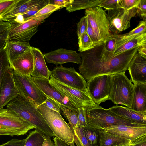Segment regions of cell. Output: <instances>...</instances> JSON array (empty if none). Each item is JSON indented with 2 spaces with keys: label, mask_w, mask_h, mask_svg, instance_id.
Segmentation results:
<instances>
[{
  "label": "cell",
  "mask_w": 146,
  "mask_h": 146,
  "mask_svg": "<svg viewBox=\"0 0 146 146\" xmlns=\"http://www.w3.org/2000/svg\"><path fill=\"white\" fill-rule=\"evenodd\" d=\"M138 48L114 56L106 49L102 42L92 49L80 52L81 61L78 68L80 74L87 82L96 76L125 72L137 52Z\"/></svg>",
  "instance_id": "6da1fadb"
},
{
  "label": "cell",
  "mask_w": 146,
  "mask_h": 146,
  "mask_svg": "<svg viewBox=\"0 0 146 146\" xmlns=\"http://www.w3.org/2000/svg\"><path fill=\"white\" fill-rule=\"evenodd\" d=\"M86 114L87 121L86 128L98 132L105 131L108 127L118 125L146 127V124L123 119L100 105L86 108Z\"/></svg>",
  "instance_id": "7a4b0ae2"
},
{
  "label": "cell",
  "mask_w": 146,
  "mask_h": 146,
  "mask_svg": "<svg viewBox=\"0 0 146 146\" xmlns=\"http://www.w3.org/2000/svg\"><path fill=\"white\" fill-rule=\"evenodd\" d=\"M6 107L31 124L44 135L55 136L37 106L31 101L19 96L10 102Z\"/></svg>",
  "instance_id": "3957f363"
},
{
  "label": "cell",
  "mask_w": 146,
  "mask_h": 146,
  "mask_svg": "<svg viewBox=\"0 0 146 146\" xmlns=\"http://www.w3.org/2000/svg\"><path fill=\"white\" fill-rule=\"evenodd\" d=\"M125 73L123 72L110 75L109 100L115 104L130 108L133 98L134 85Z\"/></svg>",
  "instance_id": "277c9868"
},
{
  "label": "cell",
  "mask_w": 146,
  "mask_h": 146,
  "mask_svg": "<svg viewBox=\"0 0 146 146\" xmlns=\"http://www.w3.org/2000/svg\"><path fill=\"white\" fill-rule=\"evenodd\" d=\"M37 108L55 136L69 146H75L72 130L60 113L50 109L42 104Z\"/></svg>",
  "instance_id": "5b68a950"
},
{
  "label": "cell",
  "mask_w": 146,
  "mask_h": 146,
  "mask_svg": "<svg viewBox=\"0 0 146 146\" xmlns=\"http://www.w3.org/2000/svg\"><path fill=\"white\" fill-rule=\"evenodd\" d=\"M33 129L36 128L11 110L0 108V135H23Z\"/></svg>",
  "instance_id": "8992f818"
},
{
  "label": "cell",
  "mask_w": 146,
  "mask_h": 146,
  "mask_svg": "<svg viewBox=\"0 0 146 146\" xmlns=\"http://www.w3.org/2000/svg\"><path fill=\"white\" fill-rule=\"evenodd\" d=\"M51 14L31 17L22 23L14 21L9 23L10 26L7 42L29 43L31 38L38 31V25Z\"/></svg>",
  "instance_id": "52a82bcc"
},
{
  "label": "cell",
  "mask_w": 146,
  "mask_h": 146,
  "mask_svg": "<svg viewBox=\"0 0 146 146\" xmlns=\"http://www.w3.org/2000/svg\"><path fill=\"white\" fill-rule=\"evenodd\" d=\"M14 81L19 96L29 99L37 106L44 102L47 96L33 81L31 75H24L13 70Z\"/></svg>",
  "instance_id": "ba28073f"
},
{
  "label": "cell",
  "mask_w": 146,
  "mask_h": 146,
  "mask_svg": "<svg viewBox=\"0 0 146 146\" xmlns=\"http://www.w3.org/2000/svg\"><path fill=\"white\" fill-rule=\"evenodd\" d=\"M85 16L100 43L112 35L110 30L107 14L102 8L96 6L86 9Z\"/></svg>",
  "instance_id": "9c48e42d"
},
{
  "label": "cell",
  "mask_w": 146,
  "mask_h": 146,
  "mask_svg": "<svg viewBox=\"0 0 146 146\" xmlns=\"http://www.w3.org/2000/svg\"><path fill=\"white\" fill-rule=\"evenodd\" d=\"M50 76L64 84L89 94L87 82L73 67L66 68L62 65L57 66L51 71Z\"/></svg>",
  "instance_id": "30bf717a"
},
{
  "label": "cell",
  "mask_w": 146,
  "mask_h": 146,
  "mask_svg": "<svg viewBox=\"0 0 146 146\" xmlns=\"http://www.w3.org/2000/svg\"><path fill=\"white\" fill-rule=\"evenodd\" d=\"M49 82L56 89L69 98L78 109L81 107L90 108L96 106L88 94L61 83L50 76Z\"/></svg>",
  "instance_id": "8fae6325"
},
{
  "label": "cell",
  "mask_w": 146,
  "mask_h": 146,
  "mask_svg": "<svg viewBox=\"0 0 146 146\" xmlns=\"http://www.w3.org/2000/svg\"><path fill=\"white\" fill-rule=\"evenodd\" d=\"M137 13L136 7L128 11L123 8L108 11L107 17L112 34H117L130 27V21Z\"/></svg>",
  "instance_id": "7c38bea8"
},
{
  "label": "cell",
  "mask_w": 146,
  "mask_h": 146,
  "mask_svg": "<svg viewBox=\"0 0 146 146\" xmlns=\"http://www.w3.org/2000/svg\"><path fill=\"white\" fill-rule=\"evenodd\" d=\"M87 83L89 94L97 105L109 100L110 96V75L95 77Z\"/></svg>",
  "instance_id": "4fadbf2b"
},
{
  "label": "cell",
  "mask_w": 146,
  "mask_h": 146,
  "mask_svg": "<svg viewBox=\"0 0 146 146\" xmlns=\"http://www.w3.org/2000/svg\"><path fill=\"white\" fill-rule=\"evenodd\" d=\"M32 79L35 83L46 96L73 110H78L76 106L70 98L52 86L49 82V79L44 78H35L32 77Z\"/></svg>",
  "instance_id": "5bb4252c"
},
{
  "label": "cell",
  "mask_w": 146,
  "mask_h": 146,
  "mask_svg": "<svg viewBox=\"0 0 146 146\" xmlns=\"http://www.w3.org/2000/svg\"><path fill=\"white\" fill-rule=\"evenodd\" d=\"M13 72V69L10 65L3 77L0 86V108H3L19 96Z\"/></svg>",
  "instance_id": "9a60e30c"
},
{
  "label": "cell",
  "mask_w": 146,
  "mask_h": 146,
  "mask_svg": "<svg viewBox=\"0 0 146 146\" xmlns=\"http://www.w3.org/2000/svg\"><path fill=\"white\" fill-rule=\"evenodd\" d=\"M105 131L129 140L133 145L146 140V127L118 125L108 127Z\"/></svg>",
  "instance_id": "2e32d148"
},
{
  "label": "cell",
  "mask_w": 146,
  "mask_h": 146,
  "mask_svg": "<svg viewBox=\"0 0 146 146\" xmlns=\"http://www.w3.org/2000/svg\"><path fill=\"white\" fill-rule=\"evenodd\" d=\"M45 59L48 63L56 65L66 63H74L80 64L81 59L80 54L76 51L60 48L44 54Z\"/></svg>",
  "instance_id": "e0dca14e"
},
{
  "label": "cell",
  "mask_w": 146,
  "mask_h": 146,
  "mask_svg": "<svg viewBox=\"0 0 146 146\" xmlns=\"http://www.w3.org/2000/svg\"><path fill=\"white\" fill-rule=\"evenodd\" d=\"M127 70L132 82L134 84L146 83V58L137 52L131 60Z\"/></svg>",
  "instance_id": "ac0fdd59"
},
{
  "label": "cell",
  "mask_w": 146,
  "mask_h": 146,
  "mask_svg": "<svg viewBox=\"0 0 146 146\" xmlns=\"http://www.w3.org/2000/svg\"><path fill=\"white\" fill-rule=\"evenodd\" d=\"M49 1V0H19L9 11L2 16V20L9 23L18 15L25 13L35 6L43 4H48Z\"/></svg>",
  "instance_id": "d6986e66"
},
{
  "label": "cell",
  "mask_w": 146,
  "mask_h": 146,
  "mask_svg": "<svg viewBox=\"0 0 146 146\" xmlns=\"http://www.w3.org/2000/svg\"><path fill=\"white\" fill-rule=\"evenodd\" d=\"M10 65L17 73L31 76L34 68V60L31 49L12 61Z\"/></svg>",
  "instance_id": "ffe728a7"
},
{
  "label": "cell",
  "mask_w": 146,
  "mask_h": 146,
  "mask_svg": "<svg viewBox=\"0 0 146 146\" xmlns=\"http://www.w3.org/2000/svg\"><path fill=\"white\" fill-rule=\"evenodd\" d=\"M34 60V68L31 76L33 78L42 77L49 79L51 71L47 67L44 54L39 49L31 47Z\"/></svg>",
  "instance_id": "44dd1931"
},
{
  "label": "cell",
  "mask_w": 146,
  "mask_h": 146,
  "mask_svg": "<svg viewBox=\"0 0 146 146\" xmlns=\"http://www.w3.org/2000/svg\"><path fill=\"white\" fill-rule=\"evenodd\" d=\"M131 109L140 112H146V83L134 84Z\"/></svg>",
  "instance_id": "7402d4cb"
},
{
  "label": "cell",
  "mask_w": 146,
  "mask_h": 146,
  "mask_svg": "<svg viewBox=\"0 0 146 146\" xmlns=\"http://www.w3.org/2000/svg\"><path fill=\"white\" fill-rule=\"evenodd\" d=\"M108 109L123 119L146 124V112H139L127 107L118 105L113 106Z\"/></svg>",
  "instance_id": "603a6c76"
},
{
  "label": "cell",
  "mask_w": 146,
  "mask_h": 146,
  "mask_svg": "<svg viewBox=\"0 0 146 146\" xmlns=\"http://www.w3.org/2000/svg\"><path fill=\"white\" fill-rule=\"evenodd\" d=\"M146 45V32L133 36L116 46L114 56L140 46Z\"/></svg>",
  "instance_id": "cb8c5ba5"
},
{
  "label": "cell",
  "mask_w": 146,
  "mask_h": 146,
  "mask_svg": "<svg viewBox=\"0 0 146 146\" xmlns=\"http://www.w3.org/2000/svg\"><path fill=\"white\" fill-rule=\"evenodd\" d=\"M29 43L6 42L4 49L10 63L31 49Z\"/></svg>",
  "instance_id": "d4e9b609"
},
{
  "label": "cell",
  "mask_w": 146,
  "mask_h": 146,
  "mask_svg": "<svg viewBox=\"0 0 146 146\" xmlns=\"http://www.w3.org/2000/svg\"><path fill=\"white\" fill-rule=\"evenodd\" d=\"M98 132L99 137V146H113L131 141L125 138L108 131H99Z\"/></svg>",
  "instance_id": "484cf974"
},
{
  "label": "cell",
  "mask_w": 146,
  "mask_h": 146,
  "mask_svg": "<svg viewBox=\"0 0 146 146\" xmlns=\"http://www.w3.org/2000/svg\"><path fill=\"white\" fill-rule=\"evenodd\" d=\"M102 0H73L72 2L66 7L69 12L86 9L97 6Z\"/></svg>",
  "instance_id": "4316f807"
},
{
  "label": "cell",
  "mask_w": 146,
  "mask_h": 146,
  "mask_svg": "<svg viewBox=\"0 0 146 146\" xmlns=\"http://www.w3.org/2000/svg\"><path fill=\"white\" fill-rule=\"evenodd\" d=\"M145 32H146V22L143 20L140 21L137 26L129 33L114 35L116 40V44H118L133 36Z\"/></svg>",
  "instance_id": "83f0119b"
},
{
  "label": "cell",
  "mask_w": 146,
  "mask_h": 146,
  "mask_svg": "<svg viewBox=\"0 0 146 146\" xmlns=\"http://www.w3.org/2000/svg\"><path fill=\"white\" fill-rule=\"evenodd\" d=\"M61 111L64 117L68 120V125L71 128L77 127L78 122V111L60 104Z\"/></svg>",
  "instance_id": "f1b7e54d"
},
{
  "label": "cell",
  "mask_w": 146,
  "mask_h": 146,
  "mask_svg": "<svg viewBox=\"0 0 146 146\" xmlns=\"http://www.w3.org/2000/svg\"><path fill=\"white\" fill-rule=\"evenodd\" d=\"M44 135L35 129L30 132L24 146H42L44 141Z\"/></svg>",
  "instance_id": "f546056e"
},
{
  "label": "cell",
  "mask_w": 146,
  "mask_h": 146,
  "mask_svg": "<svg viewBox=\"0 0 146 146\" xmlns=\"http://www.w3.org/2000/svg\"><path fill=\"white\" fill-rule=\"evenodd\" d=\"M70 128L73 135L74 143L77 146H98L92 145L89 143L84 135V128L77 127Z\"/></svg>",
  "instance_id": "4dcf8cb0"
},
{
  "label": "cell",
  "mask_w": 146,
  "mask_h": 146,
  "mask_svg": "<svg viewBox=\"0 0 146 146\" xmlns=\"http://www.w3.org/2000/svg\"><path fill=\"white\" fill-rule=\"evenodd\" d=\"M10 26L9 22L0 21V50L4 48L7 42Z\"/></svg>",
  "instance_id": "1f68e13d"
},
{
  "label": "cell",
  "mask_w": 146,
  "mask_h": 146,
  "mask_svg": "<svg viewBox=\"0 0 146 146\" xmlns=\"http://www.w3.org/2000/svg\"><path fill=\"white\" fill-rule=\"evenodd\" d=\"M78 51L80 52H85L94 48V46L87 34L86 32L78 41Z\"/></svg>",
  "instance_id": "d6a6232c"
},
{
  "label": "cell",
  "mask_w": 146,
  "mask_h": 146,
  "mask_svg": "<svg viewBox=\"0 0 146 146\" xmlns=\"http://www.w3.org/2000/svg\"><path fill=\"white\" fill-rule=\"evenodd\" d=\"M84 133L85 137L91 145L99 146V137L98 131L86 127L84 128Z\"/></svg>",
  "instance_id": "836d02e7"
},
{
  "label": "cell",
  "mask_w": 146,
  "mask_h": 146,
  "mask_svg": "<svg viewBox=\"0 0 146 146\" xmlns=\"http://www.w3.org/2000/svg\"><path fill=\"white\" fill-rule=\"evenodd\" d=\"M10 66V63L4 49L0 50V86L5 71Z\"/></svg>",
  "instance_id": "e575fe53"
},
{
  "label": "cell",
  "mask_w": 146,
  "mask_h": 146,
  "mask_svg": "<svg viewBox=\"0 0 146 146\" xmlns=\"http://www.w3.org/2000/svg\"><path fill=\"white\" fill-rule=\"evenodd\" d=\"M120 0H102L97 6L104 8L108 11L122 8Z\"/></svg>",
  "instance_id": "d590c367"
},
{
  "label": "cell",
  "mask_w": 146,
  "mask_h": 146,
  "mask_svg": "<svg viewBox=\"0 0 146 146\" xmlns=\"http://www.w3.org/2000/svg\"><path fill=\"white\" fill-rule=\"evenodd\" d=\"M19 0H0V18L9 11L16 5Z\"/></svg>",
  "instance_id": "8d00e7d4"
},
{
  "label": "cell",
  "mask_w": 146,
  "mask_h": 146,
  "mask_svg": "<svg viewBox=\"0 0 146 146\" xmlns=\"http://www.w3.org/2000/svg\"><path fill=\"white\" fill-rule=\"evenodd\" d=\"M61 9V8L59 6L48 4L32 17H36L51 14L54 11Z\"/></svg>",
  "instance_id": "74e56055"
},
{
  "label": "cell",
  "mask_w": 146,
  "mask_h": 146,
  "mask_svg": "<svg viewBox=\"0 0 146 146\" xmlns=\"http://www.w3.org/2000/svg\"><path fill=\"white\" fill-rule=\"evenodd\" d=\"M78 117L77 127L85 128L87 127V121L86 116V108L81 107L78 109Z\"/></svg>",
  "instance_id": "f35d334b"
},
{
  "label": "cell",
  "mask_w": 146,
  "mask_h": 146,
  "mask_svg": "<svg viewBox=\"0 0 146 146\" xmlns=\"http://www.w3.org/2000/svg\"><path fill=\"white\" fill-rule=\"evenodd\" d=\"M87 25L86 18L85 16L80 19L77 24V34L78 41L80 40L83 35L86 32Z\"/></svg>",
  "instance_id": "ab89813d"
},
{
  "label": "cell",
  "mask_w": 146,
  "mask_h": 146,
  "mask_svg": "<svg viewBox=\"0 0 146 146\" xmlns=\"http://www.w3.org/2000/svg\"><path fill=\"white\" fill-rule=\"evenodd\" d=\"M47 98L42 104L50 109L60 113V104L52 98L47 96Z\"/></svg>",
  "instance_id": "60d3db41"
},
{
  "label": "cell",
  "mask_w": 146,
  "mask_h": 146,
  "mask_svg": "<svg viewBox=\"0 0 146 146\" xmlns=\"http://www.w3.org/2000/svg\"><path fill=\"white\" fill-rule=\"evenodd\" d=\"M47 4H43L35 6L31 8L25 13L21 14L23 16L24 21H26L33 16L41 9Z\"/></svg>",
  "instance_id": "b9f144b4"
},
{
  "label": "cell",
  "mask_w": 146,
  "mask_h": 146,
  "mask_svg": "<svg viewBox=\"0 0 146 146\" xmlns=\"http://www.w3.org/2000/svg\"><path fill=\"white\" fill-rule=\"evenodd\" d=\"M136 8L138 15L146 20V0H137Z\"/></svg>",
  "instance_id": "7bdbcfd3"
},
{
  "label": "cell",
  "mask_w": 146,
  "mask_h": 146,
  "mask_svg": "<svg viewBox=\"0 0 146 146\" xmlns=\"http://www.w3.org/2000/svg\"><path fill=\"white\" fill-rule=\"evenodd\" d=\"M103 43L106 49L114 54L116 44V40L114 35L108 38Z\"/></svg>",
  "instance_id": "ee69618b"
},
{
  "label": "cell",
  "mask_w": 146,
  "mask_h": 146,
  "mask_svg": "<svg viewBox=\"0 0 146 146\" xmlns=\"http://www.w3.org/2000/svg\"><path fill=\"white\" fill-rule=\"evenodd\" d=\"M86 19L87 25L86 33L87 34L93 42L94 46H95L101 43L99 42L98 39L95 33L87 18Z\"/></svg>",
  "instance_id": "f6af8a7d"
},
{
  "label": "cell",
  "mask_w": 146,
  "mask_h": 146,
  "mask_svg": "<svg viewBox=\"0 0 146 146\" xmlns=\"http://www.w3.org/2000/svg\"><path fill=\"white\" fill-rule=\"evenodd\" d=\"M137 0H120V3L122 8L128 11L136 7Z\"/></svg>",
  "instance_id": "bcb514c9"
},
{
  "label": "cell",
  "mask_w": 146,
  "mask_h": 146,
  "mask_svg": "<svg viewBox=\"0 0 146 146\" xmlns=\"http://www.w3.org/2000/svg\"><path fill=\"white\" fill-rule=\"evenodd\" d=\"M26 140V138L23 139H13L6 143L0 145V146H24Z\"/></svg>",
  "instance_id": "7dc6e473"
},
{
  "label": "cell",
  "mask_w": 146,
  "mask_h": 146,
  "mask_svg": "<svg viewBox=\"0 0 146 146\" xmlns=\"http://www.w3.org/2000/svg\"><path fill=\"white\" fill-rule=\"evenodd\" d=\"M73 0H49L48 4L57 5L61 8L66 7L71 3Z\"/></svg>",
  "instance_id": "c3c4849f"
},
{
  "label": "cell",
  "mask_w": 146,
  "mask_h": 146,
  "mask_svg": "<svg viewBox=\"0 0 146 146\" xmlns=\"http://www.w3.org/2000/svg\"><path fill=\"white\" fill-rule=\"evenodd\" d=\"M51 137L48 135H44V141L42 146H55L54 143L51 140Z\"/></svg>",
  "instance_id": "681fc988"
},
{
  "label": "cell",
  "mask_w": 146,
  "mask_h": 146,
  "mask_svg": "<svg viewBox=\"0 0 146 146\" xmlns=\"http://www.w3.org/2000/svg\"><path fill=\"white\" fill-rule=\"evenodd\" d=\"M53 140L54 142L55 146H69L67 143L56 137L53 138Z\"/></svg>",
  "instance_id": "f907efd6"
},
{
  "label": "cell",
  "mask_w": 146,
  "mask_h": 146,
  "mask_svg": "<svg viewBox=\"0 0 146 146\" xmlns=\"http://www.w3.org/2000/svg\"><path fill=\"white\" fill-rule=\"evenodd\" d=\"M137 52L142 57L146 58V45L138 47Z\"/></svg>",
  "instance_id": "816d5d0a"
},
{
  "label": "cell",
  "mask_w": 146,
  "mask_h": 146,
  "mask_svg": "<svg viewBox=\"0 0 146 146\" xmlns=\"http://www.w3.org/2000/svg\"><path fill=\"white\" fill-rule=\"evenodd\" d=\"M14 21L19 23H22L25 22L24 19L22 14H19L10 22ZM10 23V22H9Z\"/></svg>",
  "instance_id": "f5cc1de1"
},
{
  "label": "cell",
  "mask_w": 146,
  "mask_h": 146,
  "mask_svg": "<svg viewBox=\"0 0 146 146\" xmlns=\"http://www.w3.org/2000/svg\"><path fill=\"white\" fill-rule=\"evenodd\" d=\"M133 145L134 146H146V140L141 141Z\"/></svg>",
  "instance_id": "db71d44e"
},
{
  "label": "cell",
  "mask_w": 146,
  "mask_h": 146,
  "mask_svg": "<svg viewBox=\"0 0 146 146\" xmlns=\"http://www.w3.org/2000/svg\"><path fill=\"white\" fill-rule=\"evenodd\" d=\"M133 144L132 142L129 141V142H125L121 143L113 146H129L130 145Z\"/></svg>",
  "instance_id": "11a10c76"
},
{
  "label": "cell",
  "mask_w": 146,
  "mask_h": 146,
  "mask_svg": "<svg viewBox=\"0 0 146 146\" xmlns=\"http://www.w3.org/2000/svg\"><path fill=\"white\" fill-rule=\"evenodd\" d=\"M133 144H132V145H130L129 146H133Z\"/></svg>",
  "instance_id": "9f6ffc18"
},
{
  "label": "cell",
  "mask_w": 146,
  "mask_h": 146,
  "mask_svg": "<svg viewBox=\"0 0 146 146\" xmlns=\"http://www.w3.org/2000/svg\"><path fill=\"white\" fill-rule=\"evenodd\" d=\"M2 20L1 18H0V21Z\"/></svg>",
  "instance_id": "6f0895ef"
},
{
  "label": "cell",
  "mask_w": 146,
  "mask_h": 146,
  "mask_svg": "<svg viewBox=\"0 0 146 146\" xmlns=\"http://www.w3.org/2000/svg\"><path fill=\"white\" fill-rule=\"evenodd\" d=\"M133 146H134V145H133Z\"/></svg>",
  "instance_id": "680465c9"
}]
</instances>
